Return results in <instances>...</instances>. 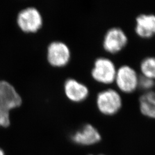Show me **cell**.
I'll return each instance as SVG.
<instances>
[{"mask_svg": "<svg viewBox=\"0 0 155 155\" xmlns=\"http://www.w3.org/2000/svg\"><path fill=\"white\" fill-rule=\"evenodd\" d=\"M21 95L9 81L0 80V127H6L11 124L10 111L22 105Z\"/></svg>", "mask_w": 155, "mask_h": 155, "instance_id": "obj_1", "label": "cell"}, {"mask_svg": "<svg viewBox=\"0 0 155 155\" xmlns=\"http://www.w3.org/2000/svg\"><path fill=\"white\" fill-rule=\"evenodd\" d=\"M139 108L144 116L155 120V91H146L140 97Z\"/></svg>", "mask_w": 155, "mask_h": 155, "instance_id": "obj_11", "label": "cell"}, {"mask_svg": "<svg viewBox=\"0 0 155 155\" xmlns=\"http://www.w3.org/2000/svg\"><path fill=\"white\" fill-rule=\"evenodd\" d=\"M128 42L127 35L122 28L113 27L106 32L102 42L104 49L110 54H116L125 47Z\"/></svg>", "mask_w": 155, "mask_h": 155, "instance_id": "obj_7", "label": "cell"}, {"mask_svg": "<svg viewBox=\"0 0 155 155\" xmlns=\"http://www.w3.org/2000/svg\"><path fill=\"white\" fill-rule=\"evenodd\" d=\"M136 33L139 37L148 39L155 35V15L142 13L136 18L134 27Z\"/></svg>", "mask_w": 155, "mask_h": 155, "instance_id": "obj_10", "label": "cell"}, {"mask_svg": "<svg viewBox=\"0 0 155 155\" xmlns=\"http://www.w3.org/2000/svg\"><path fill=\"white\" fill-rule=\"evenodd\" d=\"M155 86V80L143 75L140 76L139 87L146 91L152 90Z\"/></svg>", "mask_w": 155, "mask_h": 155, "instance_id": "obj_13", "label": "cell"}, {"mask_svg": "<svg viewBox=\"0 0 155 155\" xmlns=\"http://www.w3.org/2000/svg\"><path fill=\"white\" fill-rule=\"evenodd\" d=\"M117 68L110 59L100 57L94 61L91 75L95 81L102 84H111L115 80Z\"/></svg>", "mask_w": 155, "mask_h": 155, "instance_id": "obj_4", "label": "cell"}, {"mask_svg": "<svg viewBox=\"0 0 155 155\" xmlns=\"http://www.w3.org/2000/svg\"><path fill=\"white\" fill-rule=\"evenodd\" d=\"M0 155H5V153H4V150H2L1 148H0Z\"/></svg>", "mask_w": 155, "mask_h": 155, "instance_id": "obj_14", "label": "cell"}, {"mask_svg": "<svg viewBox=\"0 0 155 155\" xmlns=\"http://www.w3.org/2000/svg\"><path fill=\"white\" fill-rule=\"evenodd\" d=\"M64 93L67 98L73 102H80L89 95V87L75 78H67L63 84Z\"/></svg>", "mask_w": 155, "mask_h": 155, "instance_id": "obj_8", "label": "cell"}, {"mask_svg": "<svg viewBox=\"0 0 155 155\" xmlns=\"http://www.w3.org/2000/svg\"><path fill=\"white\" fill-rule=\"evenodd\" d=\"M140 76L132 67L124 64L117 70L114 82L120 91L130 93L139 87Z\"/></svg>", "mask_w": 155, "mask_h": 155, "instance_id": "obj_6", "label": "cell"}, {"mask_svg": "<svg viewBox=\"0 0 155 155\" xmlns=\"http://www.w3.org/2000/svg\"><path fill=\"white\" fill-rule=\"evenodd\" d=\"M17 24L22 32L35 33L42 28L43 17L39 9L34 6H28L17 13Z\"/></svg>", "mask_w": 155, "mask_h": 155, "instance_id": "obj_2", "label": "cell"}, {"mask_svg": "<svg viewBox=\"0 0 155 155\" xmlns=\"http://www.w3.org/2000/svg\"><path fill=\"white\" fill-rule=\"evenodd\" d=\"M141 75L155 80V56H147L140 64Z\"/></svg>", "mask_w": 155, "mask_h": 155, "instance_id": "obj_12", "label": "cell"}, {"mask_svg": "<svg viewBox=\"0 0 155 155\" xmlns=\"http://www.w3.org/2000/svg\"><path fill=\"white\" fill-rule=\"evenodd\" d=\"M96 105L102 114L106 116H113L122 107V97L115 89H105L97 94Z\"/></svg>", "mask_w": 155, "mask_h": 155, "instance_id": "obj_3", "label": "cell"}, {"mask_svg": "<svg viewBox=\"0 0 155 155\" xmlns=\"http://www.w3.org/2000/svg\"></svg>", "mask_w": 155, "mask_h": 155, "instance_id": "obj_15", "label": "cell"}, {"mask_svg": "<svg viewBox=\"0 0 155 155\" xmlns=\"http://www.w3.org/2000/svg\"><path fill=\"white\" fill-rule=\"evenodd\" d=\"M71 57V50L64 41H52L48 45L47 60L51 66L63 67L70 62Z\"/></svg>", "mask_w": 155, "mask_h": 155, "instance_id": "obj_5", "label": "cell"}, {"mask_svg": "<svg viewBox=\"0 0 155 155\" xmlns=\"http://www.w3.org/2000/svg\"><path fill=\"white\" fill-rule=\"evenodd\" d=\"M71 140L75 144L87 146L99 143L101 136L96 127L91 124H87L72 134Z\"/></svg>", "mask_w": 155, "mask_h": 155, "instance_id": "obj_9", "label": "cell"}]
</instances>
